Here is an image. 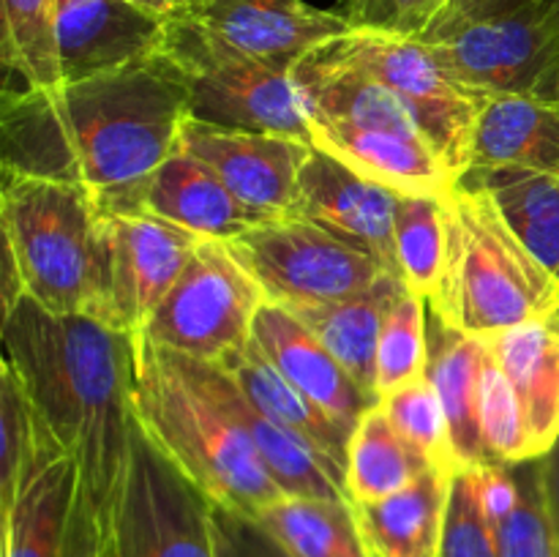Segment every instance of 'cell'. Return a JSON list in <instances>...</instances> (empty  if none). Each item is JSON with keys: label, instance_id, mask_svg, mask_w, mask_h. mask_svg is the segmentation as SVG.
<instances>
[{"label": "cell", "instance_id": "cell-1", "mask_svg": "<svg viewBox=\"0 0 559 557\" xmlns=\"http://www.w3.org/2000/svg\"><path fill=\"white\" fill-rule=\"evenodd\" d=\"M186 118L183 82L158 52L58 87H9L3 167L76 183L115 208L178 151Z\"/></svg>", "mask_w": 559, "mask_h": 557}, {"label": "cell", "instance_id": "cell-28", "mask_svg": "<svg viewBox=\"0 0 559 557\" xmlns=\"http://www.w3.org/2000/svg\"><path fill=\"white\" fill-rule=\"evenodd\" d=\"M257 519L293 557H371L349 500L284 495Z\"/></svg>", "mask_w": 559, "mask_h": 557}, {"label": "cell", "instance_id": "cell-32", "mask_svg": "<svg viewBox=\"0 0 559 557\" xmlns=\"http://www.w3.org/2000/svg\"><path fill=\"white\" fill-rule=\"evenodd\" d=\"M448 249L445 200L435 197H399L396 211V262L404 287L429 298L440 282Z\"/></svg>", "mask_w": 559, "mask_h": 557}, {"label": "cell", "instance_id": "cell-38", "mask_svg": "<svg viewBox=\"0 0 559 557\" xmlns=\"http://www.w3.org/2000/svg\"><path fill=\"white\" fill-rule=\"evenodd\" d=\"M440 557H500L495 524L478 495L475 467L453 475Z\"/></svg>", "mask_w": 559, "mask_h": 557}, {"label": "cell", "instance_id": "cell-25", "mask_svg": "<svg viewBox=\"0 0 559 557\" xmlns=\"http://www.w3.org/2000/svg\"><path fill=\"white\" fill-rule=\"evenodd\" d=\"M233 375L240 391L278 426L309 442L320 457H325L342 475H347V446L349 435L338 424H333L306 393H300L276 366L271 364L257 339L246 347L235 349L224 360H216Z\"/></svg>", "mask_w": 559, "mask_h": 557}, {"label": "cell", "instance_id": "cell-11", "mask_svg": "<svg viewBox=\"0 0 559 557\" xmlns=\"http://www.w3.org/2000/svg\"><path fill=\"white\" fill-rule=\"evenodd\" d=\"M420 42L459 87L484 102L535 93L559 66V47L538 3L506 16L435 27Z\"/></svg>", "mask_w": 559, "mask_h": 557}, {"label": "cell", "instance_id": "cell-19", "mask_svg": "<svg viewBox=\"0 0 559 557\" xmlns=\"http://www.w3.org/2000/svg\"><path fill=\"white\" fill-rule=\"evenodd\" d=\"M251 336L300 393H306L333 424H338L353 437L358 420L364 418L366 410L374 407L377 399H371L344 371V366L328 353L325 344L293 311L265 300L257 311Z\"/></svg>", "mask_w": 559, "mask_h": 557}, {"label": "cell", "instance_id": "cell-46", "mask_svg": "<svg viewBox=\"0 0 559 557\" xmlns=\"http://www.w3.org/2000/svg\"><path fill=\"white\" fill-rule=\"evenodd\" d=\"M175 3H178V11H180V9H183L186 3H189V0H175Z\"/></svg>", "mask_w": 559, "mask_h": 557}, {"label": "cell", "instance_id": "cell-26", "mask_svg": "<svg viewBox=\"0 0 559 557\" xmlns=\"http://www.w3.org/2000/svg\"><path fill=\"white\" fill-rule=\"evenodd\" d=\"M402 287V278L388 273L374 287L347 300L287 309L325 344L328 353L344 366V371L377 402H380L377 396V347H380L382 322Z\"/></svg>", "mask_w": 559, "mask_h": 557}, {"label": "cell", "instance_id": "cell-18", "mask_svg": "<svg viewBox=\"0 0 559 557\" xmlns=\"http://www.w3.org/2000/svg\"><path fill=\"white\" fill-rule=\"evenodd\" d=\"M55 33L66 85L156 55L167 20L126 0H58Z\"/></svg>", "mask_w": 559, "mask_h": 557}, {"label": "cell", "instance_id": "cell-3", "mask_svg": "<svg viewBox=\"0 0 559 557\" xmlns=\"http://www.w3.org/2000/svg\"><path fill=\"white\" fill-rule=\"evenodd\" d=\"M131 410L158 451L213 502L257 517L287 491L246 431L175 366L167 349L131 336Z\"/></svg>", "mask_w": 559, "mask_h": 557}, {"label": "cell", "instance_id": "cell-22", "mask_svg": "<svg viewBox=\"0 0 559 557\" xmlns=\"http://www.w3.org/2000/svg\"><path fill=\"white\" fill-rule=\"evenodd\" d=\"M484 342L522 402L535 459L546 457L559 440V309Z\"/></svg>", "mask_w": 559, "mask_h": 557}, {"label": "cell", "instance_id": "cell-43", "mask_svg": "<svg viewBox=\"0 0 559 557\" xmlns=\"http://www.w3.org/2000/svg\"><path fill=\"white\" fill-rule=\"evenodd\" d=\"M126 3L136 5V9L147 11V14H156L169 20L173 14H178V3L175 0H126Z\"/></svg>", "mask_w": 559, "mask_h": 557}, {"label": "cell", "instance_id": "cell-31", "mask_svg": "<svg viewBox=\"0 0 559 557\" xmlns=\"http://www.w3.org/2000/svg\"><path fill=\"white\" fill-rule=\"evenodd\" d=\"M0 58L25 87L63 85L58 58V0H0Z\"/></svg>", "mask_w": 559, "mask_h": 557}, {"label": "cell", "instance_id": "cell-40", "mask_svg": "<svg viewBox=\"0 0 559 557\" xmlns=\"http://www.w3.org/2000/svg\"><path fill=\"white\" fill-rule=\"evenodd\" d=\"M211 524L216 557H293L251 513L213 506Z\"/></svg>", "mask_w": 559, "mask_h": 557}, {"label": "cell", "instance_id": "cell-37", "mask_svg": "<svg viewBox=\"0 0 559 557\" xmlns=\"http://www.w3.org/2000/svg\"><path fill=\"white\" fill-rule=\"evenodd\" d=\"M38 435H41V424L33 413L20 375L3 358V366H0V502L11 500L20 486L22 473L36 453Z\"/></svg>", "mask_w": 559, "mask_h": 557}, {"label": "cell", "instance_id": "cell-36", "mask_svg": "<svg viewBox=\"0 0 559 557\" xmlns=\"http://www.w3.org/2000/svg\"><path fill=\"white\" fill-rule=\"evenodd\" d=\"M516 508L495 528L500 557H559V544L546 511L540 459L516 464Z\"/></svg>", "mask_w": 559, "mask_h": 557}, {"label": "cell", "instance_id": "cell-8", "mask_svg": "<svg viewBox=\"0 0 559 557\" xmlns=\"http://www.w3.org/2000/svg\"><path fill=\"white\" fill-rule=\"evenodd\" d=\"M271 304L284 309L347 300L374 287L388 268L311 218H265L224 240Z\"/></svg>", "mask_w": 559, "mask_h": 557}, {"label": "cell", "instance_id": "cell-13", "mask_svg": "<svg viewBox=\"0 0 559 557\" xmlns=\"http://www.w3.org/2000/svg\"><path fill=\"white\" fill-rule=\"evenodd\" d=\"M178 147L207 164L222 183L260 218L300 213V169L314 147L309 140L218 129L186 118Z\"/></svg>", "mask_w": 559, "mask_h": 557}, {"label": "cell", "instance_id": "cell-34", "mask_svg": "<svg viewBox=\"0 0 559 557\" xmlns=\"http://www.w3.org/2000/svg\"><path fill=\"white\" fill-rule=\"evenodd\" d=\"M388 418L399 429V435L437 470L456 475L462 473L456 446H453L451 424H448L445 407H442L437 388L431 386L429 375L396 388L393 393L380 399Z\"/></svg>", "mask_w": 559, "mask_h": 557}, {"label": "cell", "instance_id": "cell-17", "mask_svg": "<svg viewBox=\"0 0 559 557\" xmlns=\"http://www.w3.org/2000/svg\"><path fill=\"white\" fill-rule=\"evenodd\" d=\"M309 140L328 156L396 194L448 200L462 183L451 164L420 131L360 129L309 118Z\"/></svg>", "mask_w": 559, "mask_h": 557}, {"label": "cell", "instance_id": "cell-42", "mask_svg": "<svg viewBox=\"0 0 559 557\" xmlns=\"http://www.w3.org/2000/svg\"><path fill=\"white\" fill-rule=\"evenodd\" d=\"M540 481H544L546 511H549L551 528H555L559 544V440L551 446L546 457H540Z\"/></svg>", "mask_w": 559, "mask_h": 557}, {"label": "cell", "instance_id": "cell-23", "mask_svg": "<svg viewBox=\"0 0 559 557\" xmlns=\"http://www.w3.org/2000/svg\"><path fill=\"white\" fill-rule=\"evenodd\" d=\"M451 486V473L429 467L382 500L353 502L371 557H440Z\"/></svg>", "mask_w": 559, "mask_h": 557}, {"label": "cell", "instance_id": "cell-27", "mask_svg": "<svg viewBox=\"0 0 559 557\" xmlns=\"http://www.w3.org/2000/svg\"><path fill=\"white\" fill-rule=\"evenodd\" d=\"M486 355H489V349H486L484 339L453 331L431 315L429 369H426V375H429L431 386L437 388V396L445 407L462 470L489 464L478 429V393Z\"/></svg>", "mask_w": 559, "mask_h": 557}, {"label": "cell", "instance_id": "cell-29", "mask_svg": "<svg viewBox=\"0 0 559 557\" xmlns=\"http://www.w3.org/2000/svg\"><path fill=\"white\" fill-rule=\"evenodd\" d=\"M431 464L399 435L380 402L364 413L347 446L344 489L349 502H374L404 489Z\"/></svg>", "mask_w": 559, "mask_h": 557}, {"label": "cell", "instance_id": "cell-14", "mask_svg": "<svg viewBox=\"0 0 559 557\" xmlns=\"http://www.w3.org/2000/svg\"><path fill=\"white\" fill-rule=\"evenodd\" d=\"M399 197L402 194L364 178L320 147H311L300 169V216L358 246L393 276H399Z\"/></svg>", "mask_w": 559, "mask_h": 557}, {"label": "cell", "instance_id": "cell-2", "mask_svg": "<svg viewBox=\"0 0 559 557\" xmlns=\"http://www.w3.org/2000/svg\"><path fill=\"white\" fill-rule=\"evenodd\" d=\"M5 360L44 429L74 457L93 508L123 467L131 424V336L87 315H52L22 298L0 322Z\"/></svg>", "mask_w": 559, "mask_h": 557}, {"label": "cell", "instance_id": "cell-9", "mask_svg": "<svg viewBox=\"0 0 559 557\" xmlns=\"http://www.w3.org/2000/svg\"><path fill=\"white\" fill-rule=\"evenodd\" d=\"M265 293L218 238H202L189 265L136 336L197 360H224L254 333Z\"/></svg>", "mask_w": 559, "mask_h": 557}, {"label": "cell", "instance_id": "cell-41", "mask_svg": "<svg viewBox=\"0 0 559 557\" xmlns=\"http://www.w3.org/2000/svg\"><path fill=\"white\" fill-rule=\"evenodd\" d=\"M538 3V0H445L440 14L429 25V31L445 25H456V22H475V20H491V16H506L513 11H522L527 5Z\"/></svg>", "mask_w": 559, "mask_h": 557}, {"label": "cell", "instance_id": "cell-30", "mask_svg": "<svg viewBox=\"0 0 559 557\" xmlns=\"http://www.w3.org/2000/svg\"><path fill=\"white\" fill-rule=\"evenodd\" d=\"M462 180L491 191L522 244L559 276V175L533 169H469Z\"/></svg>", "mask_w": 559, "mask_h": 557}, {"label": "cell", "instance_id": "cell-10", "mask_svg": "<svg viewBox=\"0 0 559 557\" xmlns=\"http://www.w3.org/2000/svg\"><path fill=\"white\" fill-rule=\"evenodd\" d=\"M331 58L355 66L388 87L418 120L459 178L473 167L475 123L484 98L459 87L420 38L385 31H347L320 44Z\"/></svg>", "mask_w": 559, "mask_h": 557}, {"label": "cell", "instance_id": "cell-4", "mask_svg": "<svg viewBox=\"0 0 559 557\" xmlns=\"http://www.w3.org/2000/svg\"><path fill=\"white\" fill-rule=\"evenodd\" d=\"M448 249L429 298L437 320L489 339L559 309V276L522 244L489 189L462 180L445 200Z\"/></svg>", "mask_w": 559, "mask_h": 557}, {"label": "cell", "instance_id": "cell-6", "mask_svg": "<svg viewBox=\"0 0 559 557\" xmlns=\"http://www.w3.org/2000/svg\"><path fill=\"white\" fill-rule=\"evenodd\" d=\"M0 224L25 298L52 315L102 317L104 208L91 191L3 167Z\"/></svg>", "mask_w": 559, "mask_h": 557}, {"label": "cell", "instance_id": "cell-12", "mask_svg": "<svg viewBox=\"0 0 559 557\" xmlns=\"http://www.w3.org/2000/svg\"><path fill=\"white\" fill-rule=\"evenodd\" d=\"M202 238L142 211H104V300L98 322L136 336L175 287Z\"/></svg>", "mask_w": 559, "mask_h": 557}, {"label": "cell", "instance_id": "cell-44", "mask_svg": "<svg viewBox=\"0 0 559 557\" xmlns=\"http://www.w3.org/2000/svg\"><path fill=\"white\" fill-rule=\"evenodd\" d=\"M538 11L559 47V0H538Z\"/></svg>", "mask_w": 559, "mask_h": 557}, {"label": "cell", "instance_id": "cell-45", "mask_svg": "<svg viewBox=\"0 0 559 557\" xmlns=\"http://www.w3.org/2000/svg\"><path fill=\"white\" fill-rule=\"evenodd\" d=\"M533 96H544V98H559V66L555 71H551L549 76H546L544 82L538 85V91L533 93Z\"/></svg>", "mask_w": 559, "mask_h": 557}, {"label": "cell", "instance_id": "cell-33", "mask_svg": "<svg viewBox=\"0 0 559 557\" xmlns=\"http://www.w3.org/2000/svg\"><path fill=\"white\" fill-rule=\"evenodd\" d=\"M426 300L402 287L382 322L377 347V396L418 380L429 369V320Z\"/></svg>", "mask_w": 559, "mask_h": 557}, {"label": "cell", "instance_id": "cell-21", "mask_svg": "<svg viewBox=\"0 0 559 557\" xmlns=\"http://www.w3.org/2000/svg\"><path fill=\"white\" fill-rule=\"evenodd\" d=\"M76 481L80 467L74 457L41 426L20 486L11 500L0 502L3 557H60Z\"/></svg>", "mask_w": 559, "mask_h": 557}, {"label": "cell", "instance_id": "cell-35", "mask_svg": "<svg viewBox=\"0 0 559 557\" xmlns=\"http://www.w3.org/2000/svg\"><path fill=\"white\" fill-rule=\"evenodd\" d=\"M478 429L489 462L522 464L535 459L522 402L491 353L486 355L484 375H480Z\"/></svg>", "mask_w": 559, "mask_h": 557}, {"label": "cell", "instance_id": "cell-7", "mask_svg": "<svg viewBox=\"0 0 559 557\" xmlns=\"http://www.w3.org/2000/svg\"><path fill=\"white\" fill-rule=\"evenodd\" d=\"M158 55L183 82L191 120L309 140V118L293 69L233 47L180 11L167 20Z\"/></svg>", "mask_w": 559, "mask_h": 557}, {"label": "cell", "instance_id": "cell-24", "mask_svg": "<svg viewBox=\"0 0 559 557\" xmlns=\"http://www.w3.org/2000/svg\"><path fill=\"white\" fill-rule=\"evenodd\" d=\"M500 167L559 175V98L511 93L484 104L469 169Z\"/></svg>", "mask_w": 559, "mask_h": 557}, {"label": "cell", "instance_id": "cell-15", "mask_svg": "<svg viewBox=\"0 0 559 557\" xmlns=\"http://www.w3.org/2000/svg\"><path fill=\"white\" fill-rule=\"evenodd\" d=\"M180 14L233 47L284 69L353 31L336 9H317L306 0H189Z\"/></svg>", "mask_w": 559, "mask_h": 557}, {"label": "cell", "instance_id": "cell-39", "mask_svg": "<svg viewBox=\"0 0 559 557\" xmlns=\"http://www.w3.org/2000/svg\"><path fill=\"white\" fill-rule=\"evenodd\" d=\"M445 0H338L336 11L353 31H385L420 38Z\"/></svg>", "mask_w": 559, "mask_h": 557}, {"label": "cell", "instance_id": "cell-20", "mask_svg": "<svg viewBox=\"0 0 559 557\" xmlns=\"http://www.w3.org/2000/svg\"><path fill=\"white\" fill-rule=\"evenodd\" d=\"M104 211H142L191 229L200 238L227 240L265 222L246 208L216 173L186 151H175L123 202Z\"/></svg>", "mask_w": 559, "mask_h": 557}, {"label": "cell", "instance_id": "cell-16", "mask_svg": "<svg viewBox=\"0 0 559 557\" xmlns=\"http://www.w3.org/2000/svg\"><path fill=\"white\" fill-rule=\"evenodd\" d=\"M169 353V349H167ZM173 355L175 366L194 382L200 391H205L240 429L246 431L254 448L260 451L262 462L271 470L273 481L282 486L287 495L300 497H331V500H349L344 489V475L328 462L325 457L314 451L306 440L293 435L289 429L278 426L267 418L233 380L227 369L216 360H197Z\"/></svg>", "mask_w": 559, "mask_h": 557}, {"label": "cell", "instance_id": "cell-5", "mask_svg": "<svg viewBox=\"0 0 559 557\" xmlns=\"http://www.w3.org/2000/svg\"><path fill=\"white\" fill-rule=\"evenodd\" d=\"M211 508L134 418L104 506L93 508L76 481L60 557H216Z\"/></svg>", "mask_w": 559, "mask_h": 557}]
</instances>
